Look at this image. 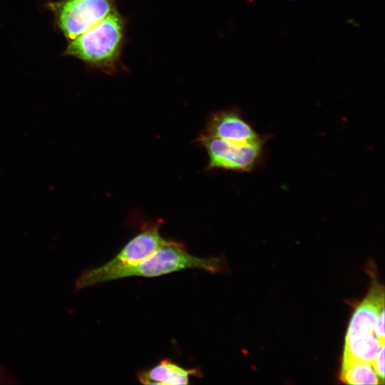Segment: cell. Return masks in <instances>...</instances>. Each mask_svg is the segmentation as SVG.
Masks as SVG:
<instances>
[{"label": "cell", "mask_w": 385, "mask_h": 385, "mask_svg": "<svg viewBox=\"0 0 385 385\" xmlns=\"http://www.w3.org/2000/svg\"><path fill=\"white\" fill-rule=\"evenodd\" d=\"M384 344L373 333L346 336L342 366L356 362L372 364L377 351Z\"/></svg>", "instance_id": "obj_9"}, {"label": "cell", "mask_w": 385, "mask_h": 385, "mask_svg": "<svg viewBox=\"0 0 385 385\" xmlns=\"http://www.w3.org/2000/svg\"><path fill=\"white\" fill-rule=\"evenodd\" d=\"M371 366L379 377L384 384V344H382L377 351Z\"/></svg>", "instance_id": "obj_11"}, {"label": "cell", "mask_w": 385, "mask_h": 385, "mask_svg": "<svg viewBox=\"0 0 385 385\" xmlns=\"http://www.w3.org/2000/svg\"><path fill=\"white\" fill-rule=\"evenodd\" d=\"M222 267L220 258L192 255L183 243L173 240L136 265L112 274L106 282L130 277H155L187 269L213 274L220 272Z\"/></svg>", "instance_id": "obj_2"}, {"label": "cell", "mask_w": 385, "mask_h": 385, "mask_svg": "<svg viewBox=\"0 0 385 385\" xmlns=\"http://www.w3.org/2000/svg\"><path fill=\"white\" fill-rule=\"evenodd\" d=\"M207 135L237 144L265 142L266 136L258 133L237 109L212 113L205 128Z\"/></svg>", "instance_id": "obj_6"}, {"label": "cell", "mask_w": 385, "mask_h": 385, "mask_svg": "<svg viewBox=\"0 0 385 385\" xmlns=\"http://www.w3.org/2000/svg\"><path fill=\"white\" fill-rule=\"evenodd\" d=\"M341 379L347 384H379V377L371 364L356 362L342 367Z\"/></svg>", "instance_id": "obj_10"}, {"label": "cell", "mask_w": 385, "mask_h": 385, "mask_svg": "<svg viewBox=\"0 0 385 385\" xmlns=\"http://www.w3.org/2000/svg\"><path fill=\"white\" fill-rule=\"evenodd\" d=\"M384 309V288L373 284L369 294L352 315L346 336L363 333H374V327L379 312Z\"/></svg>", "instance_id": "obj_7"}, {"label": "cell", "mask_w": 385, "mask_h": 385, "mask_svg": "<svg viewBox=\"0 0 385 385\" xmlns=\"http://www.w3.org/2000/svg\"><path fill=\"white\" fill-rule=\"evenodd\" d=\"M123 27L121 16L113 9L95 26L71 40L65 53L95 67L111 68L120 55Z\"/></svg>", "instance_id": "obj_1"}, {"label": "cell", "mask_w": 385, "mask_h": 385, "mask_svg": "<svg viewBox=\"0 0 385 385\" xmlns=\"http://www.w3.org/2000/svg\"><path fill=\"white\" fill-rule=\"evenodd\" d=\"M374 333L378 339L381 342L384 343V309H383L378 315L374 327Z\"/></svg>", "instance_id": "obj_12"}, {"label": "cell", "mask_w": 385, "mask_h": 385, "mask_svg": "<svg viewBox=\"0 0 385 385\" xmlns=\"http://www.w3.org/2000/svg\"><path fill=\"white\" fill-rule=\"evenodd\" d=\"M113 6L114 0H60L48 4L56 25L70 41L98 24Z\"/></svg>", "instance_id": "obj_4"}, {"label": "cell", "mask_w": 385, "mask_h": 385, "mask_svg": "<svg viewBox=\"0 0 385 385\" xmlns=\"http://www.w3.org/2000/svg\"><path fill=\"white\" fill-rule=\"evenodd\" d=\"M160 225L158 222L145 225L112 260L85 272L78 281V286L82 287L106 282L112 274L136 265L161 247L170 243L173 240L165 239L160 235Z\"/></svg>", "instance_id": "obj_3"}, {"label": "cell", "mask_w": 385, "mask_h": 385, "mask_svg": "<svg viewBox=\"0 0 385 385\" xmlns=\"http://www.w3.org/2000/svg\"><path fill=\"white\" fill-rule=\"evenodd\" d=\"M197 141L208 155V169H223L237 172H250L264 157L265 142L237 144L202 133Z\"/></svg>", "instance_id": "obj_5"}, {"label": "cell", "mask_w": 385, "mask_h": 385, "mask_svg": "<svg viewBox=\"0 0 385 385\" xmlns=\"http://www.w3.org/2000/svg\"><path fill=\"white\" fill-rule=\"evenodd\" d=\"M201 376L197 369H185L174 361L164 359L156 365L140 371L137 378L143 384H189L191 376Z\"/></svg>", "instance_id": "obj_8"}]
</instances>
